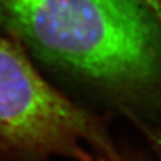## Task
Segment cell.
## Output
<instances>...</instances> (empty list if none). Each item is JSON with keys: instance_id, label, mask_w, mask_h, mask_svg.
<instances>
[{"instance_id": "cell-3", "label": "cell", "mask_w": 161, "mask_h": 161, "mask_svg": "<svg viewBox=\"0 0 161 161\" xmlns=\"http://www.w3.org/2000/svg\"><path fill=\"white\" fill-rule=\"evenodd\" d=\"M86 161H130V160L122 153H119L118 150L113 146L109 150L92 153Z\"/></svg>"}, {"instance_id": "cell-4", "label": "cell", "mask_w": 161, "mask_h": 161, "mask_svg": "<svg viewBox=\"0 0 161 161\" xmlns=\"http://www.w3.org/2000/svg\"><path fill=\"white\" fill-rule=\"evenodd\" d=\"M143 2L155 15V18H158L161 20V0H143Z\"/></svg>"}, {"instance_id": "cell-1", "label": "cell", "mask_w": 161, "mask_h": 161, "mask_svg": "<svg viewBox=\"0 0 161 161\" xmlns=\"http://www.w3.org/2000/svg\"><path fill=\"white\" fill-rule=\"evenodd\" d=\"M0 27L110 90L147 84L161 58L160 28L143 0H0Z\"/></svg>"}, {"instance_id": "cell-2", "label": "cell", "mask_w": 161, "mask_h": 161, "mask_svg": "<svg viewBox=\"0 0 161 161\" xmlns=\"http://www.w3.org/2000/svg\"><path fill=\"white\" fill-rule=\"evenodd\" d=\"M17 43L0 37V160L86 161L113 147L104 119L50 85Z\"/></svg>"}, {"instance_id": "cell-5", "label": "cell", "mask_w": 161, "mask_h": 161, "mask_svg": "<svg viewBox=\"0 0 161 161\" xmlns=\"http://www.w3.org/2000/svg\"><path fill=\"white\" fill-rule=\"evenodd\" d=\"M155 142H156V146H157L158 152L161 153V132H158V133H157V136L155 137Z\"/></svg>"}]
</instances>
